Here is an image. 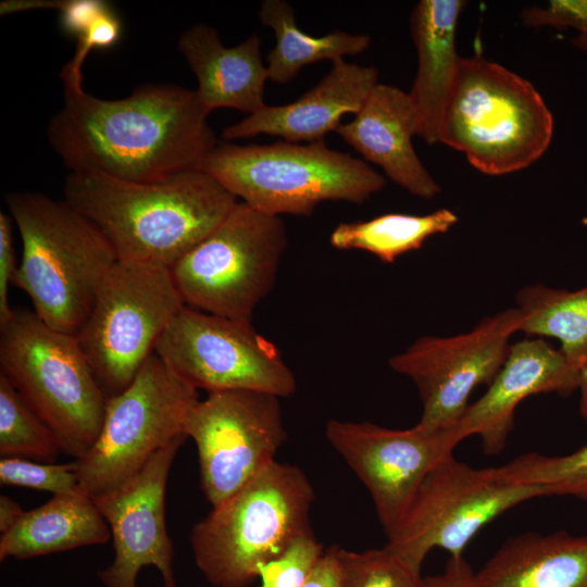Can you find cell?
Listing matches in <instances>:
<instances>
[{
    "mask_svg": "<svg viewBox=\"0 0 587 587\" xmlns=\"http://www.w3.org/2000/svg\"><path fill=\"white\" fill-rule=\"evenodd\" d=\"M63 87V104L47 137L70 173L160 183L201 170L218 143L196 90L148 84L108 100L84 86Z\"/></svg>",
    "mask_w": 587,
    "mask_h": 587,
    "instance_id": "6da1fadb",
    "label": "cell"
},
{
    "mask_svg": "<svg viewBox=\"0 0 587 587\" xmlns=\"http://www.w3.org/2000/svg\"><path fill=\"white\" fill-rule=\"evenodd\" d=\"M63 193L64 200L104 235L120 261L170 268L238 202L202 170L160 183L70 173Z\"/></svg>",
    "mask_w": 587,
    "mask_h": 587,
    "instance_id": "7a4b0ae2",
    "label": "cell"
},
{
    "mask_svg": "<svg viewBox=\"0 0 587 587\" xmlns=\"http://www.w3.org/2000/svg\"><path fill=\"white\" fill-rule=\"evenodd\" d=\"M7 207L22 240L13 285L48 326L77 336L97 294L118 261L104 235L65 200L11 192Z\"/></svg>",
    "mask_w": 587,
    "mask_h": 587,
    "instance_id": "3957f363",
    "label": "cell"
},
{
    "mask_svg": "<svg viewBox=\"0 0 587 587\" xmlns=\"http://www.w3.org/2000/svg\"><path fill=\"white\" fill-rule=\"evenodd\" d=\"M313 500L302 470L273 461L192 526L196 566L214 587H249L264 564L312 532Z\"/></svg>",
    "mask_w": 587,
    "mask_h": 587,
    "instance_id": "277c9868",
    "label": "cell"
},
{
    "mask_svg": "<svg viewBox=\"0 0 587 587\" xmlns=\"http://www.w3.org/2000/svg\"><path fill=\"white\" fill-rule=\"evenodd\" d=\"M553 117L536 88L480 54L461 57L439 125V142L487 175L536 162L549 148Z\"/></svg>",
    "mask_w": 587,
    "mask_h": 587,
    "instance_id": "5b68a950",
    "label": "cell"
},
{
    "mask_svg": "<svg viewBox=\"0 0 587 587\" xmlns=\"http://www.w3.org/2000/svg\"><path fill=\"white\" fill-rule=\"evenodd\" d=\"M201 170L241 202L274 216H308L324 201L361 204L386 185L365 161L330 149L324 140L218 142Z\"/></svg>",
    "mask_w": 587,
    "mask_h": 587,
    "instance_id": "8992f818",
    "label": "cell"
},
{
    "mask_svg": "<svg viewBox=\"0 0 587 587\" xmlns=\"http://www.w3.org/2000/svg\"><path fill=\"white\" fill-rule=\"evenodd\" d=\"M0 374L77 460L95 445L108 395L76 336L51 328L36 313L13 310L0 327Z\"/></svg>",
    "mask_w": 587,
    "mask_h": 587,
    "instance_id": "52a82bcc",
    "label": "cell"
},
{
    "mask_svg": "<svg viewBox=\"0 0 587 587\" xmlns=\"http://www.w3.org/2000/svg\"><path fill=\"white\" fill-rule=\"evenodd\" d=\"M286 248L287 232L280 216L240 201L171 272L185 305L251 321L275 284Z\"/></svg>",
    "mask_w": 587,
    "mask_h": 587,
    "instance_id": "ba28073f",
    "label": "cell"
},
{
    "mask_svg": "<svg viewBox=\"0 0 587 587\" xmlns=\"http://www.w3.org/2000/svg\"><path fill=\"white\" fill-rule=\"evenodd\" d=\"M199 400L197 388L153 353L123 391L109 397L95 445L75 460L78 492L96 499L132 478L158 450L186 436Z\"/></svg>",
    "mask_w": 587,
    "mask_h": 587,
    "instance_id": "9c48e42d",
    "label": "cell"
},
{
    "mask_svg": "<svg viewBox=\"0 0 587 587\" xmlns=\"http://www.w3.org/2000/svg\"><path fill=\"white\" fill-rule=\"evenodd\" d=\"M184 305L170 267L120 260L113 265L76 336L108 397L133 382Z\"/></svg>",
    "mask_w": 587,
    "mask_h": 587,
    "instance_id": "30bf717a",
    "label": "cell"
},
{
    "mask_svg": "<svg viewBox=\"0 0 587 587\" xmlns=\"http://www.w3.org/2000/svg\"><path fill=\"white\" fill-rule=\"evenodd\" d=\"M544 496L540 487L510 480L499 466L473 467L452 453L426 476L384 548L421 572L433 549L462 557L487 524Z\"/></svg>",
    "mask_w": 587,
    "mask_h": 587,
    "instance_id": "8fae6325",
    "label": "cell"
},
{
    "mask_svg": "<svg viewBox=\"0 0 587 587\" xmlns=\"http://www.w3.org/2000/svg\"><path fill=\"white\" fill-rule=\"evenodd\" d=\"M154 353L184 380L208 392L253 390L284 398L297 389L295 374L279 349L251 321L184 305Z\"/></svg>",
    "mask_w": 587,
    "mask_h": 587,
    "instance_id": "7c38bea8",
    "label": "cell"
},
{
    "mask_svg": "<svg viewBox=\"0 0 587 587\" xmlns=\"http://www.w3.org/2000/svg\"><path fill=\"white\" fill-rule=\"evenodd\" d=\"M185 434L197 447L201 488L212 508L275 461L286 440L279 398L253 390L208 392L189 413Z\"/></svg>",
    "mask_w": 587,
    "mask_h": 587,
    "instance_id": "4fadbf2b",
    "label": "cell"
},
{
    "mask_svg": "<svg viewBox=\"0 0 587 587\" xmlns=\"http://www.w3.org/2000/svg\"><path fill=\"white\" fill-rule=\"evenodd\" d=\"M519 308L483 319L471 332L450 337L423 336L389 360L390 367L416 386L425 429L455 426L478 385L489 386L510 350L511 336L520 332Z\"/></svg>",
    "mask_w": 587,
    "mask_h": 587,
    "instance_id": "5bb4252c",
    "label": "cell"
},
{
    "mask_svg": "<svg viewBox=\"0 0 587 587\" xmlns=\"http://www.w3.org/2000/svg\"><path fill=\"white\" fill-rule=\"evenodd\" d=\"M325 436L366 487L386 535L400 523L426 476L465 439L458 425L391 429L340 420L327 422Z\"/></svg>",
    "mask_w": 587,
    "mask_h": 587,
    "instance_id": "9a60e30c",
    "label": "cell"
},
{
    "mask_svg": "<svg viewBox=\"0 0 587 587\" xmlns=\"http://www.w3.org/2000/svg\"><path fill=\"white\" fill-rule=\"evenodd\" d=\"M182 436L158 450L127 482L92 499L111 530L114 559L97 572L104 587H138L145 566H154L163 587H178L174 546L165 524V491Z\"/></svg>",
    "mask_w": 587,
    "mask_h": 587,
    "instance_id": "2e32d148",
    "label": "cell"
},
{
    "mask_svg": "<svg viewBox=\"0 0 587 587\" xmlns=\"http://www.w3.org/2000/svg\"><path fill=\"white\" fill-rule=\"evenodd\" d=\"M579 370L545 338L530 337L511 345L487 391L469 404L457 424L464 437L477 435L487 454L500 453L513 427L517 405L527 397L577 390Z\"/></svg>",
    "mask_w": 587,
    "mask_h": 587,
    "instance_id": "e0dca14e",
    "label": "cell"
},
{
    "mask_svg": "<svg viewBox=\"0 0 587 587\" xmlns=\"http://www.w3.org/2000/svg\"><path fill=\"white\" fill-rule=\"evenodd\" d=\"M314 87L284 105H265L222 130L225 140L257 135L280 137L285 141L324 140L342 123L345 114H355L378 84V71L372 65L337 60Z\"/></svg>",
    "mask_w": 587,
    "mask_h": 587,
    "instance_id": "ac0fdd59",
    "label": "cell"
},
{
    "mask_svg": "<svg viewBox=\"0 0 587 587\" xmlns=\"http://www.w3.org/2000/svg\"><path fill=\"white\" fill-rule=\"evenodd\" d=\"M335 132L411 195L432 199L440 192L412 145L419 120L409 92L378 83L353 120Z\"/></svg>",
    "mask_w": 587,
    "mask_h": 587,
    "instance_id": "d6986e66",
    "label": "cell"
},
{
    "mask_svg": "<svg viewBox=\"0 0 587 587\" xmlns=\"http://www.w3.org/2000/svg\"><path fill=\"white\" fill-rule=\"evenodd\" d=\"M177 47L197 78L196 93L209 113L228 108L250 115L266 105L268 75L257 34L226 47L215 28L200 23L180 35Z\"/></svg>",
    "mask_w": 587,
    "mask_h": 587,
    "instance_id": "ffe728a7",
    "label": "cell"
},
{
    "mask_svg": "<svg viewBox=\"0 0 587 587\" xmlns=\"http://www.w3.org/2000/svg\"><path fill=\"white\" fill-rule=\"evenodd\" d=\"M466 5L463 0H421L410 16L417 52V72L409 92L419 120V137L439 142V125L461 57L455 33Z\"/></svg>",
    "mask_w": 587,
    "mask_h": 587,
    "instance_id": "44dd1931",
    "label": "cell"
},
{
    "mask_svg": "<svg viewBox=\"0 0 587 587\" xmlns=\"http://www.w3.org/2000/svg\"><path fill=\"white\" fill-rule=\"evenodd\" d=\"M470 587H587V536L526 532L507 539Z\"/></svg>",
    "mask_w": 587,
    "mask_h": 587,
    "instance_id": "7402d4cb",
    "label": "cell"
},
{
    "mask_svg": "<svg viewBox=\"0 0 587 587\" xmlns=\"http://www.w3.org/2000/svg\"><path fill=\"white\" fill-rule=\"evenodd\" d=\"M111 530L95 501L80 494L53 495L42 505L25 511L0 537V561L104 545Z\"/></svg>",
    "mask_w": 587,
    "mask_h": 587,
    "instance_id": "603a6c76",
    "label": "cell"
},
{
    "mask_svg": "<svg viewBox=\"0 0 587 587\" xmlns=\"http://www.w3.org/2000/svg\"><path fill=\"white\" fill-rule=\"evenodd\" d=\"M259 18L274 33L275 46L266 57V68L268 79L276 84L289 83L301 68L314 62H334L345 55L362 53L372 42L369 35H352L340 29L320 37L308 35L298 27L295 11L285 0H264Z\"/></svg>",
    "mask_w": 587,
    "mask_h": 587,
    "instance_id": "cb8c5ba5",
    "label": "cell"
},
{
    "mask_svg": "<svg viewBox=\"0 0 587 587\" xmlns=\"http://www.w3.org/2000/svg\"><path fill=\"white\" fill-rule=\"evenodd\" d=\"M458 222L449 209L424 215L387 213L367 221L338 224L329 243L338 250H362L385 263L420 249L432 236L447 233Z\"/></svg>",
    "mask_w": 587,
    "mask_h": 587,
    "instance_id": "d4e9b609",
    "label": "cell"
},
{
    "mask_svg": "<svg viewBox=\"0 0 587 587\" xmlns=\"http://www.w3.org/2000/svg\"><path fill=\"white\" fill-rule=\"evenodd\" d=\"M516 300L520 332L558 339L560 351L578 370L587 363V287L570 291L536 284L524 287Z\"/></svg>",
    "mask_w": 587,
    "mask_h": 587,
    "instance_id": "484cf974",
    "label": "cell"
},
{
    "mask_svg": "<svg viewBox=\"0 0 587 587\" xmlns=\"http://www.w3.org/2000/svg\"><path fill=\"white\" fill-rule=\"evenodd\" d=\"M63 453L46 422L0 374V454L39 462H54Z\"/></svg>",
    "mask_w": 587,
    "mask_h": 587,
    "instance_id": "4316f807",
    "label": "cell"
},
{
    "mask_svg": "<svg viewBox=\"0 0 587 587\" xmlns=\"http://www.w3.org/2000/svg\"><path fill=\"white\" fill-rule=\"evenodd\" d=\"M499 467L510 480L540 487L546 496L587 500V445L564 455L525 453Z\"/></svg>",
    "mask_w": 587,
    "mask_h": 587,
    "instance_id": "83f0119b",
    "label": "cell"
},
{
    "mask_svg": "<svg viewBox=\"0 0 587 587\" xmlns=\"http://www.w3.org/2000/svg\"><path fill=\"white\" fill-rule=\"evenodd\" d=\"M344 587H429L420 571L385 548L362 552L338 547Z\"/></svg>",
    "mask_w": 587,
    "mask_h": 587,
    "instance_id": "f1b7e54d",
    "label": "cell"
},
{
    "mask_svg": "<svg viewBox=\"0 0 587 587\" xmlns=\"http://www.w3.org/2000/svg\"><path fill=\"white\" fill-rule=\"evenodd\" d=\"M122 32V21L110 3L75 25L70 36L76 37V49L60 72L63 85L82 87L83 65L88 54L93 50L114 47L120 41Z\"/></svg>",
    "mask_w": 587,
    "mask_h": 587,
    "instance_id": "f546056e",
    "label": "cell"
},
{
    "mask_svg": "<svg viewBox=\"0 0 587 587\" xmlns=\"http://www.w3.org/2000/svg\"><path fill=\"white\" fill-rule=\"evenodd\" d=\"M0 483L49 491L53 495L78 492L75 460L59 464L3 457L0 459Z\"/></svg>",
    "mask_w": 587,
    "mask_h": 587,
    "instance_id": "4dcf8cb0",
    "label": "cell"
},
{
    "mask_svg": "<svg viewBox=\"0 0 587 587\" xmlns=\"http://www.w3.org/2000/svg\"><path fill=\"white\" fill-rule=\"evenodd\" d=\"M323 553L313 532L299 536L262 566L261 587H302Z\"/></svg>",
    "mask_w": 587,
    "mask_h": 587,
    "instance_id": "1f68e13d",
    "label": "cell"
},
{
    "mask_svg": "<svg viewBox=\"0 0 587 587\" xmlns=\"http://www.w3.org/2000/svg\"><path fill=\"white\" fill-rule=\"evenodd\" d=\"M528 27L573 28L577 32L572 45L587 54V0H550L542 5H530L521 14Z\"/></svg>",
    "mask_w": 587,
    "mask_h": 587,
    "instance_id": "d6a6232c",
    "label": "cell"
},
{
    "mask_svg": "<svg viewBox=\"0 0 587 587\" xmlns=\"http://www.w3.org/2000/svg\"><path fill=\"white\" fill-rule=\"evenodd\" d=\"M12 217L4 212L0 213V327L9 322L13 310L9 304V285L17 266L13 243Z\"/></svg>",
    "mask_w": 587,
    "mask_h": 587,
    "instance_id": "836d02e7",
    "label": "cell"
},
{
    "mask_svg": "<svg viewBox=\"0 0 587 587\" xmlns=\"http://www.w3.org/2000/svg\"><path fill=\"white\" fill-rule=\"evenodd\" d=\"M302 587H344L338 546L324 551Z\"/></svg>",
    "mask_w": 587,
    "mask_h": 587,
    "instance_id": "e575fe53",
    "label": "cell"
},
{
    "mask_svg": "<svg viewBox=\"0 0 587 587\" xmlns=\"http://www.w3.org/2000/svg\"><path fill=\"white\" fill-rule=\"evenodd\" d=\"M473 572L463 555L450 557L441 574L425 578L429 587H470Z\"/></svg>",
    "mask_w": 587,
    "mask_h": 587,
    "instance_id": "d590c367",
    "label": "cell"
},
{
    "mask_svg": "<svg viewBox=\"0 0 587 587\" xmlns=\"http://www.w3.org/2000/svg\"><path fill=\"white\" fill-rule=\"evenodd\" d=\"M25 510L12 498L0 496V532L1 535L9 532L24 515Z\"/></svg>",
    "mask_w": 587,
    "mask_h": 587,
    "instance_id": "8d00e7d4",
    "label": "cell"
},
{
    "mask_svg": "<svg viewBox=\"0 0 587 587\" xmlns=\"http://www.w3.org/2000/svg\"><path fill=\"white\" fill-rule=\"evenodd\" d=\"M577 390L579 391V413L587 420V363L579 370Z\"/></svg>",
    "mask_w": 587,
    "mask_h": 587,
    "instance_id": "74e56055",
    "label": "cell"
}]
</instances>
